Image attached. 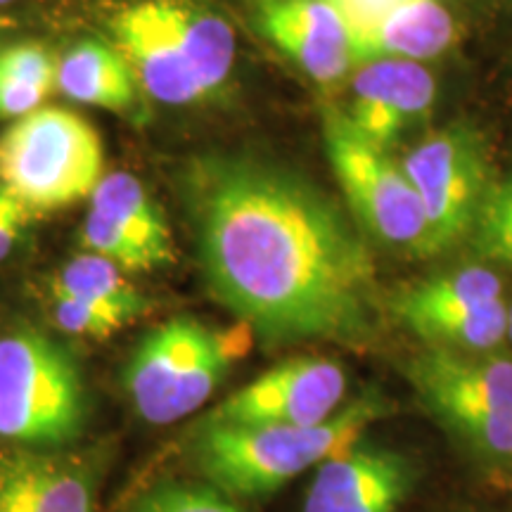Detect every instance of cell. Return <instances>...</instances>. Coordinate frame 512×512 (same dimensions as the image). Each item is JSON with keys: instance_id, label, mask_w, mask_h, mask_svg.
Returning a JSON list of instances; mask_svg holds the SVG:
<instances>
[{"instance_id": "obj_1", "label": "cell", "mask_w": 512, "mask_h": 512, "mask_svg": "<svg viewBox=\"0 0 512 512\" xmlns=\"http://www.w3.org/2000/svg\"><path fill=\"white\" fill-rule=\"evenodd\" d=\"M181 197L211 294L249 330L268 342H373L375 259L328 192L252 152H207L181 169Z\"/></svg>"}, {"instance_id": "obj_2", "label": "cell", "mask_w": 512, "mask_h": 512, "mask_svg": "<svg viewBox=\"0 0 512 512\" xmlns=\"http://www.w3.org/2000/svg\"><path fill=\"white\" fill-rule=\"evenodd\" d=\"M110 31L140 88L162 105L207 100L233 76L235 31L200 0H136Z\"/></svg>"}, {"instance_id": "obj_3", "label": "cell", "mask_w": 512, "mask_h": 512, "mask_svg": "<svg viewBox=\"0 0 512 512\" xmlns=\"http://www.w3.org/2000/svg\"><path fill=\"white\" fill-rule=\"evenodd\" d=\"M387 411V399L370 392L318 425L202 422L192 439V460L207 482L226 496H268L358 444Z\"/></svg>"}, {"instance_id": "obj_4", "label": "cell", "mask_w": 512, "mask_h": 512, "mask_svg": "<svg viewBox=\"0 0 512 512\" xmlns=\"http://www.w3.org/2000/svg\"><path fill=\"white\" fill-rule=\"evenodd\" d=\"M422 408L486 465H512V361L491 351L425 347L406 363Z\"/></svg>"}, {"instance_id": "obj_5", "label": "cell", "mask_w": 512, "mask_h": 512, "mask_svg": "<svg viewBox=\"0 0 512 512\" xmlns=\"http://www.w3.org/2000/svg\"><path fill=\"white\" fill-rule=\"evenodd\" d=\"M249 347L245 323L216 330L197 318H171L140 339L124 370L136 413L150 425H171L202 406Z\"/></svg>"}, {"instance_id": "obj_6", "label": "cell", "mask_w": 512, "mask_h": 512, "mask_svg": "<svg viewBox=\"0 0 512 512\" xmlns=\"http://www.w3.org/2000/svg\"><path fill=\"white\" fill-rule=\"evenodd\" d=\"M105 176L98 131L81 114L41 105L0 136V188L31 214L91 197Z\"/></svg>"}, {"instance_id": "obj_7", "label": "cell", "mask_w": 512, "mask_h": 512, "mask_svg": "<svg viewBox=\"0 0 512 512\" xmlns=\"http://www.w3.org/2000/svg\"><path fill=\"white\" fill-rule=\"evenodd\" d=\"M88 399L67 349L36 330L0 335V439L62 446L81 437Z\"/></svg>"}, {"instance_id": "obj_8", "label": "cell", "mask_w": 512, "mask_h": 512, "mask_svg": "<svg viewBox=\"0 0 512 512\" xmlns=\"http://www.w3.org/2000/svg\"><path fill=\"white\" fill-rule=\"evenodd\" d=\"M323 133L332 171L358 226L387 247L430 256L425 211L399 159L358 138L339 112L325 117Z\"/></svg>"}, {"instance_id": "obj_9", "label": "cell", "mask_w": 512, "mask_h": 512, "mask_svg": "<svg viewBox=\"0 0 512 512\" xmlns=\"http://www.w3.org/2000/svg\"><path fill=\"white\" fill-rule=\"evenodd\" d=\"M427 219L430 256L472 233L489 190V152L475 128L451 124L427 133L401 159Z\"/></svg>"}, {"instance_id": "obj_10", "label": "cell", "mask_w": 512, "mask_h": 512, "mask_svg": "<svg viewBox=\"0 0 512 512\" xmlns=\"http://www.w3.org/2000/svg\"><path fill=\"white\" fill-rule=\"evenodd\" d=\"M81 247L105 256L126 273H147L176 261L164 211L136 176L105 174L91 195Z\"/></svg>"}, {"instance_id": "obj_11", "label": "cell", "mask_w": 512, "mask_h": 512, "mask_svg": "<svg viewBox=\"0 0 512 512\" xmlns=\"http://www.w3.org/2000/svg\"><path fill=\"white\" fill-rule=\"evenodd\" d=\"M347 370L323 356H299L256 377L211 411V425H318L342 408Z\"/></svg>"}, {"instance_id": "obj_12", "label": "cell", "mask_w": 512, "mask_h": 512, "mask_svg": "<svg viewBox=\"0 0 512 512\" xmlns=\"http://www.w3.org/2000/svg\"><path fill=\"white\" fill-rule=\"evenodd\" d=\"M354 69L347 105L339 114L366 143L389 150L432 112L437 79L425 62L370 60Z\"/></svg>"}, {"instance_id": "obj_13", "label": "cell", "mask_w": 512, "mask_h": 512, "mask_svg": "<svg viewBox=\"0 0 512 512\" xmlns=\"http://www.w3.org/2000/svg\"><path fill=\"white\" fill-rule=\"evenodd\" d=\"M252 17L261 36L316 83L330 86L356 67L347 24L328 0H252Z\"/></svg>"}, {"instance_id": "obj_14", "label": "cell", "mask_w": 512, "mask_h": 512, "mask_svg": "<svg viewBox=\"0 0 512 512\" xmlns=\"http://www.w3.org/2000/svg\"><path fill=\"white\" fill-rule=\"evenodd\" d=\"M415 484V467L403 453L354 444L318 465L304 512H399Z\"/></svg>"}, {"instance_id": "obj_15", "label": "cell", "mask_w": 512, "mask_h": 512, "mask_svg": "<svg viewBox=\"0 0 512 512\" xmlns=\"http://www.w3.org/2000/svg\"><path fill=\"white\" fill-rule=\"evenodd\" d=\"M95 467L72 456H0V512H95Z\"/></svg>"}, {"instance_id": "obj_16", "label": "cell", "mask_w": 512, "mask_h": 512, "mask_svg": "<svg viewBox=\"0 0 512 512\" xmlns=\"http://www.w3.org/2000/svg\"><path fill=\"white\" fill-rule=\"evenodd\" d=\"M458 27L444 0H406L354 41L356 64L370 60L425 62L456 43Z\"/></svg>"}, {"instance_id": "obj_17", "label": "cell", "mask_w": 512, "mask_h": 512, "mask_svg": "<svg viewBox=\"0 0 512 512\" xmlns=\"http://www.w3.org/2000/svg\"><path fill=\"white\" fill-rule=\"evenodd\" d=\"M496 302H505L501 278L491 268L467 266L408 287L394 299L392 309L422 339L434 325Z\"/></svg>"}, {"instance_id": "obj_18", "label": "cell", "mask_w": 512, "mask_h": 512, "mask_svg": "<svg viewBox=\"0 0 512 512\" xmlns=\"http://www.w3.org/2000/svg\"><path fill=\"white\" fill-rule=\"evenodd\" d=\"M57 88L81 105L126 112L136 105L140 83L117 48L81 41L60 60Z\"/></svg>"}, {"instance_id": "obj_19", "label": "cell", "mask_w": 512, "mask_h": 512, "mask_svg": "<svg viewBox=\"0 0 512 512\" xmlns=\"http://www.w3.org/2000/svg\"><path fill=\"white\" fill-rule=\"evenodd\" d=\"M117 264L98 254H81L69 261L50 283V294L74 297L119 316L128 325L147 311V299L124 278Z\"/></svg>"}, {"instance_id": "obj_20", "label": "cell", "mask_w": 512, "mask_h": 512, "mask_svg": "<svg viewBox=\"0 0 512 512\" xmlns=\"http://www.w3.org/2000/svg\"><path fill=\"white\" fill-rule=\"evenodd\" d=\"M470 235L484 259L512 266V174L489 185Z\"/></svg>"}, {"instance_id": "obj_21", "label": "cell", "mask_w": 512, "mask_h": 512, "mask_svg": "<svg viewBox=\"0 0 512 512\" xmlns=\"http://www.w3.org/2000/svg\"><path fill=\"white\" fill-rule=\"evenodd\" d=\"M133 512H242L223 491L204 484H162Z\"/></svg>"}, {"instance_id": "obj_22", "label": "cell", "mask_w": 512, "mask_h": 512, "mask_svg": "<svg viewBox=\"0 0 512 512\" xmlns=\"http://www.w3.org/2000/svg\"><path fill=\"white\" fill-rule=\"evenodd\" d=\"M50 309H53L57 328L69 332V335L107 339L126 325L110 311L81 302V299L62 297V294H50Z\"/></svg>"}, {"instance_id": "obj_23", "label": "cell", "mask_w": 512, "mask_h": 512, "mask_svg": "<svg viewBox=\"0 0 512 512\" xmlns=\"http://www.w3.org/2000/svg\"><path fill=\"white\" fill-rule=\"evenodd\" d=\"M328 3L344 19L351 34V43H354L358 36H363L375 24H380L384 17L392 15L406 0H328Z\"/></svg>"}, {"instance_id": "obj_24", "label": "cell", "mask_w": 512, "mask_h": 512, "mask_svg": "<svg viewBox=\"0 0 512 512\" xmlns=\"http://www.w3.org/2000/svg\"><path fill=\"white\" fill-rule=\"evenodd\" d=\"M50 95L46 88L29 86L0 74V119H19L38 110Z\"/></svg>"}, {"instance_id": "obj_25", "label": "cell", "mask_w": 512, "mask_h": 512, "mask_svg": "<svg viewBox=\"0 0 512 512\" xmlns=\"http://www.w3.org/2000/svg\"><path fill=\"white\" fill-rule=\"evenodd\" d=\"M12 200H17V197H12L8 190H5V188H0V209H5V207H8V204H10Z\"/></svg>"}, {"instance_id": "obj_26", "label": "cell", "mask_w": 512, "mask_h": 512, "mask_svg": "<svg viewBox=\"0 0 512 512\" xmlns=\"http://www.w3.org/2000/svg\"><path fill=\"white\" fill-rule=\"evenodd\" d=\"M508 339L512 342V306L508 309Z\"/></svg>"}, {"instance_id": "obj_27", "label": "cell", "mask_w": 512, "mask_h": 512, "mask_svg": "<svg viewBox=\"0 0 512 512\" xmlns=\"http://www.w3.org/2000/svg\"><path fill=\"white\" fill-rule=\"evenodd\" d=\"M10 3H15V0H0V8H3V5H10Z\"/></svg>"}]
</instances>
